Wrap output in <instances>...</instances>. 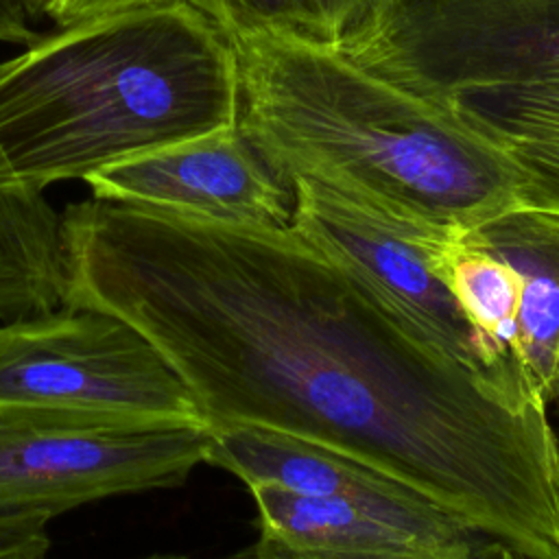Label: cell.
Listing matches in <instances>:
<instances>
[{
    "mask_svg": "<svg viewBox=\"0 0 559 559\" xmlns=\"http://www.w3.org/2000/svg\"><path fill=\"white\" fill-rule=\"evenodd\" d=\"M63 304L138 328L207 428L334 448L526 559H559L548 411H520L293 225L85 199L61 212Z\"/></svg>",
    "mask_w": 559,
    "mask_h": 559,
    "instance_id": "obj_1",
    "label": "cell"
},
{
    "mask_svg": "<svg viewBox=\"0 0 559 559\" xmlns=\"http://www.w3.org/2000/svg\"><path fill=\"white\" fill-rule=\"evenodd\" d=\"M229 41L238 129L286 183L310 179L441 231L478 227L518 205L507 148L450 107L386 81L332 44L277 33Z\"/></svg>",
    "mask_w": 559,
    "mask_h": 559,
    "instance_id": "obj_2",
    "label": "cell"
},
{
    "mask_svg": "<svg viewBox=\"0 0 559 559\" xmlns=\"http://www.w3.org/2000/svg\"><path fill=\"white\" fill-rule=\"evenodd\" d=\"M227 35L190 0L85 17L0 61V177L33 190L236 129Z\"/></svg>",
    "mask_w": 559,
    "mask_h": 559,
    "instance_id": "obj_3",
    "label": "cell"
},
{
    "mask_svg": "<svg viewBox=\"0 0 559 559\" xmlns=\"http://www.w3.org/2000/svg\"><path fill=\"white\" fill-rule=\"evenodd\" d=\"M0 413L122 428L205 424L138 328L68 304L0 323Z\"/></svg>",
    "mask_w": 559,
    "mask_h": 559,
    "instance_id": "obj_4",
    "label": "cell"
},
{
    "mask_svg": "<svg viewBox=\"0 0 559 559\" xmlns=\"http://www.w3.org/2000/svg\"><path fill=\"white\" fill-rule=\"evenodd\" d=\"M336 46L448 107L463 90L559 83V0H373Z\"/></svg>",
    "mask_w": 559,
    "mask_h": 559,
    "instance_id": "obj_5",
    "label": "cell"
},
{
    "mask_svg": "<svg viewBox=\"0 0 559 559\" xmlns=\"http://www.w3.org/2000/svg\"><path fill=\"white\" fill-rule=\"evenodd\" d=\"M205 424L122 428L0 413V513H46L177 487L205 463Z\"/></svg>",
    "mask_w": 559,
    "mask_h": 559,
    "instance_id": "obj_6",
    "label": "cell"
},
{
    "mask_svg": "<svg viewBox=\"0 0 559 559\" xmlns=\"http://www.w3.org/2000/svg\"><path fill=\"white\" fill-rule=\"evenodd\" d=\"M288 183L290 225L310 245L358 277L432 347L515 406L504 395L480 338L432 266L435 247L459 229L441 231L402 223L310 179L297 177Z\"/></svg>",
    "mask_w": 559,
    "mask_h": 559,
    "instance_id": "obj_7",
    "label": "cell"
},
{
    "mask_svg": "<svg viewBox=\"0 0 559 559\" xmlns=\"http://www.w3.org/2000/svg\"><path fill=\"white\" fill-rule=\"evenodd\" d=\"M92 197L255 227H288L293 190L240 129L199 135L111 164L85 179Z\"/></svg>",
    "mask_w": 559,
    "mask_h": 559,
    "instance_id": "obj_8",
    "label": "cell"
},
{
    "mask_svg": "<svg viewBox=\"0 0 559 559\" xmlns=\"http://www.w3.org/2000/svg\"><path fill=\"white\" fill-rule=\"evenodd\" d=\"M247 489L258 509V539L306 559L445 557L491 539L419 493L312 498L271 483Z\"/></svg>",
    "mask_w": 559,
    "mask_h": 559,
    "instance_id": "obj_9",
    "label": "cell"
},
{
    "mask_svg": "<svg viewBox=\"0 0 559 559\" xmlns=\"http://www.w3.org/2000/svg\"><path fill=\"white\" fill-rule=\"evenodd\" d=\"M472 231L515 277L522 369L550 408L559 395V214L513 205Z\"/></svg>",
    "mask_w": 559,
    "mask_h": 559,
    "instance_id": "obj_10",
    "label": "cell"
},
{
    "mask_svg": "<svg viewBox=\"0 0 559 559\" xmlns=\"http://www.w3.org/2000/svg\"><path fill=\"white\" fill-rule=\"evenodd\" d=\"M205 463L245 485L271 483L312 498H384L417 493L334 448L258 426H214Z\"/></svg>",
    "mask_w": 559,
    "mask_h": 559,
    "instance_id": "obj_11",
    "label": "cell"
},
{
    "mask_svg": "<svg viewBox=\"0 0 559 559\" xmlns=\"http://www.w3.org/2000/svg\"><path fill=\"white\" fill-rule=\"evenodd\" d=\"M432 266L480 338L504 395L518 408H544L533 397L520 360L518 286L511 269L472 229L448 234L435 247Z\"/></svg>",
    "mask_w": 559,
    "mask_h": 559,
    "instance_id": "obj_12",
    "label": "cell"
},
{
    "mask_svg": "<svg viewBox=\"0 0 559 559\" xmlns=\"http://www.w3.org/2000/svg\"><path fill=\"white\" fill-rule=\"evenodd\" d=\"M61 214L41 190L0 177V321L63 304Z\"/></svg>",
    "mask_w": 559,
    "mask_h": 559,
    "instance_id": "obj_13",
    "label": "cell"
},
{
    "mask_svg": "<svg viewBox=\"0 0 559 559\" xmlns=\"http://www.w3.org/2000/svg\"><path fill=\"white\" fill-rule=\"evenodd\" d=\"M448 107L498 144L559 142V83L463 90Z\"/></svg>",
    "mask_w": 559,
    "mask_h": 559,
    "instance_id": "obj_14",
    "label": "cell"
},
{
    "mask_svg": "<svg viewBox=\"0 0 559 559\" xmlns=\"http://www.w3.org/2000/svg\"><path fill=\"white\" fill-rule=\"evenodd\" d=\"M227 39L249 35H297L312 39L306 0H190Z\"/></svg>",
    "mask_w": 559,
    "mask_h": 559,
    "instance_id": "obj_15",
    "label": "cell"
},
{
    "mask_svg": "<svg viewBox=\"0 0 559 559\" xmlns=\"http://www.w3.org/2000/svg\"><path fill=\"white\" fill-rule=\"evenodd\" d=\"M518 170V205L559 214V142L502 144Z\"/></svg>",
    "mask_w": 559,
    "mask_h": 559,
    "instance_id": "obj_16",
    "label": "cell"
},
{
    "mask_svg": "<svg viewBox=\"0 0 559 559\" xmlns=\"http://www.w3.org/2000/svg\"><path fill=\"white\" fill-rule=\"evenodd\" d=\"M50 520L46 513H0V559H46Z\"/></svg>",
    "mask_w": 559,
    "mask_h": 559,
    "instance_id": "obj_17",
    "label": "cell"
},
{
    "mask_svg": "<svg viewBox=\"0 0 559 559\" xmlns=\"http://www.w3.org/2000/svg\"><path fill=\"white\" fill-rule=\"evenodd\" d=\"M373 0H306L312 39L336 46L367 13Z\"/></svg>",
    "mask_w": 559,
    "mask_h": 559,
    "instance_id": "obj_18",
    "label": "cell"
},
{
    "mask_svg": "<svg viewBox=\"0 0 559 559\" xmlns=\"http://www.w3.org/2000/svg\"><path fill=\"white\" fill-rule=\"evenodd\" d=\"M504 548L500 542L496 539H485L480 542L478 546L469 548V550H463V552H456V555H445V557H421V559H502L504 555ZM225 559H306V557H297V555H290L269 542H262L258 539L255 544L225 557Z\"/></svg>",
    "mask_w": 559,
    "mask_h": 559,
    "instance_id": "obj_19",
    "label": "cell"
},
{
    "mask_svg": "<svg viewBox=\"0 0 559 559\" xmlns=\"http://www.w3.org/2000/svg\"><path fill=\"white\" fill-rule=\"evenodd\" d=\"M151 2H164V0H55L52 9L48 11V17L57 24H70L94 15H105L114 11H122L138 4H151Z\"/></svg>",
    "mask_w": 559,
    "mask_h": 559,
    "instance_id": "obj_20",
    "label": "cell"
},
{
    "mask_svg": "<svg viewBox=\"0 0 559 559\" xmlns=\"http://www.w3.org/2000/svg\"><path fill=\"white\" fill-rule=\"evenodd\" d=\"M37 33H33L28 24V15L13 2L0 0V44H20L26 46L33 41Z\"/></svg>",
    "mask_w": 559,
    "mask_h": 559,
    "instance_id": "obj_21",
    "label": "cell"
},
{
    "mask_svg": "<svg viewBox=\"0 0 559 559\" xmlns=\"http://www.w3.org/2000/svg\"><path fill=\"white\" fill-rule=\"evenodd\" d=\"M9 2L17 4L28 15V20H33V17L37 20L39 15H48V11L55 4V0H9Z\"/></svg>",
    "mask_w": 559,
    "mask_h": 559,
    "instance_id": "obj_22",
    "label": "cell"
},
{
    "mask_svg": "<svg viewBox=\"0 0 559 559\" xmlns=\"http://www.w3.org/2000/svg\"><path fill=\"white\" fill-rule=\"evenodd\" d=\"M142 559H190L186 555H175V552H155V555H146Z\"/></svg>",
    "mask_w": 559,
    "mask_h": 559,
    "instance_id": "obj_23",
    "label": "cell"
},
{
    "mask_svg": "<svg viewBox=\"0 0 559 559\" xmlns=\"http://www.w3.org/2000/svg\"><path fill=\"white\" fill-rule=\"evenodd\" d=\"M550 406H555V415H557V424H555L552 428H555V437H557V452H559V395H557V400H555Z\"/></svg>",
    "mask_w": 559,
    "mask_h": 559,
    "instance_id": "obj_24",
    "label": "cell"
},
{
    "mask_svg": "<svg viewBox=\"0 0 559 559\" xmlns=\"http://www.w3.org/2000/svg\"><path fill=\"white\" fill-rule=\"evenodd\" d=\"M507 559H526V557H524V555H520V552H515V550H511V548H509V550H507Z\"/></svg>",
    "mask_w": 559,
    "mask_h": 559,
    "instance_id": "obj_25",
    "label": "cell"
}]
</instances>
